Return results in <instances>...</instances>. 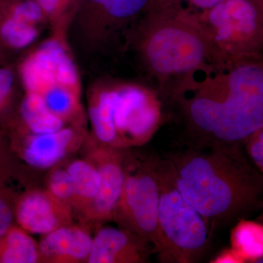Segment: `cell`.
<instances>
[{
    "mask_svg": "<svg viewBox=\"0 0 263 263\" xmlns=\"http://www.w3.org/2000/svg\"><path fill=\"white\" fill-rule=\"evenodd\" d=\"M177 145L239 146L263 127V60H215L159 91Z\"/></svg>",
    "mask_w": 263,
    "mask_h": 263,
    "instance_id": "6da1fadb",
    "label": "cell"
},
{
    "mask_svg": "<svg viewBox=\"0 0 263 263\" xmlns=\"http://www.w3.org/2000/svg\"><path fill=\"white\" fill-rule=\"evenodd\" d=\"M243 148L177 145L162 155L176 187L214 231L262 209V173Z\"/></svg>",
    "mask_w": 263,
    "mask_h": 263,
    "instance_id": "7a4b0ae2",
    "label": "cell"
},
{
    "mask_svg": "<svg viewBox=\"0 0 263 263\" xmlns=\"http://www.w3.org/2000/svg\"><path fill=\"white\" fill-rule=\"evenodd\" d=\"M147 83L160 91L216 60L197 10L182 0H150L132 31L127 51Z\"/></svg>",
    "mask_w": 263,
    "mask_h": 263,
    "instance_id": "3957f363",
    "label": "cell"
},
{
    "mask_svg": "<svg viewBox=\"0 0 263 263\" xmlns=\"http://www.w3.org/2000/svg\"><path fill=\"white\" fill-rule=\"evenodd\" d=\"M88 114L95 138L114 148L143 146L165 122L163 103L152 85L108 75L91 84Z\"/></svg>",
    "mask_w": 263,
    "mask_h": 263,
    "instance_id": "277c9868",
    "label": "cell"
},
{
    "mask_svg": "<svg viewBox=\"0 0 263 263\" xmlns=\"http://www.w3.org/2000/svg\"><path fill=\"white\" fill-rule=\"evenodd\" d=\"M65 31L29 48L17 65L24 92L43 99L52 114L64 122L80 110L81 78Z\"/></svg>",
    "mask_w": 263,
    "mask_h": 263,
    "instance_id": "5b68a950",
    "label": "cell"
},
{
    "mask_svg": "<svg viewBox=\"0 0 263 263\" xmlns=\"http://www.w3.org/2000/svg\"><path fill=\"white\" fill-rule=\"evenodd\" d=\"M150 0H77L67 32L74 47L94 59L126 54L128 40Z\"/></svg>",
    "mask_w": 263,
    "mask_h": 263,
    "instance_id": "8992f818",
    "label": "cell"
},
{
    "mask_svg": "<svg viewBox=\"0 0 263 263\" xmlns=\"http://www.w3.org/2000/svg\"><path fill=\"white\" fill-rule=\"evenodd\" d=\"M158 228L162 263H195L212 246L214 230L175 186L162 155L158 156Z\"/></svg>",
    "mask_w": 263,
    "mask_h": 263,
    "instance_id": "52a82bcc",
    "label": "cell"
},
{
    "mask_svg": "<svg viewBox=\"0 0 263 263\" xmlns=\"http://www.w3.org/2000/svg\"><path fill=\"white\" fill-rule=\"evenodd\" d=\"M197 12L216 60H262L263 0H224Z\"/></svg>",
    "mask_w": 263,
    "mask_h": 263,
    "instance_id": "ba28073f",
    "label": "cell"
},
{
    "mask_svg": "<svg viewBox=\"0 0 263 263\" xmlns=\"http://www.w3.org/2000/svg\"><path fill=\"white\" fill-rule=\"evenodd\" d=\"M158 156L155 152L140 156L129 168H124L122 195L113 215L125 230L148 240L157 255L162 249L158 228Z\"/></svg>",
    "mask_w": 263,
    "mask_h": 263,
    "instance_id": "9c48e42d",
    "label": "cell"
},
{
    "mask_svg": "<svg viewBox=\"0 0 263 263\" xmlns=\"http://www.w3.org/2000/svg\"><path fill=\"white\" fill-rule=\"evenodd\" d=\"M155 254L146 238L127 230L104 228L92 238L89 263L148 262Z\"/></svg>",
    "mask_w": 263,
    "mask_h": 263,
    "instance_id": "30bf717a",
    "label": "cell"
},
{
    "mask_svg": "<svg viewBox=\"0 0 263 263\" xmlns=\"http://www.w3.org/2000/svg\"><path fill=\"white\" fill-rule=\"evenodd\" d=\"M103 146L97 154L95 167L100 178V187L92 200L94 215L100 220L113 218L125 178L123 156L114 147Z\"/></svg>",
    "mask_w": 263,
    "mask_h": 263,
    "instance_id": "8fae6325",
    "label": "cell"
},
{
    "mask_svg": "<svg viewBox=\"0 0 263 263\" xmlns=\"http://www.w3.org/2000/svg\"><path fill=\"white\" fill-rule=\"evenodd\" d=\"M73 138L74 131L70 127L54 133L32 134L24 148V160L32 167L49 168L65 157Z\"/></svg>",
    "mask_w": 263,
    "mask_h": 263,
    "instance_id": "7c38bea8",
    "label": "cell"
},
{
    "mask_svg": "<svg viewBox=\"0 0 263 263\" xmlns=\"http://www.w3.org/2000/svg\"><path fill=\"white\" fill-rule=\"evenodd\" d=\"M92 238L78 228H57L50 232L40 243L41 253L48 257L59 256L73 259H87Z\"/></svg>",
    "mask_w": 263,
    "mask_h": 263,
    "instance_id": "4fadbf2b",
    "label": "cell"
},
{
    "mask_svg": "<svg viewBox=\"0 0 263 263\" xmlns=\"http://www.w3.org/2000/svg\"><path fill=\"white\" fill-rule=\"evenodd\" d=\"M17 220L24 230L35 234H48L58 226L51 201L41 193L24 197L17 210Z\"/></svg>",
    "mask_w": 263,
    "mask_h": 263,
    "instance_id": "5bb4252c",
    "label": "cell"
},
{
    "mask_svg": "<svg viewBox=\"0 0 263 263\" xmlns=\"http://www.w3.org/2000/svg\"><path fill=\"white\" fill-rule=\"evenodd\" d=\"M19 116L32 134L54 133L65 127V122L52 114L41 97L24 92L19 105Z\"/></svg>",
    "mask_w": 263,
    "mask_h": 263,
    "instance_id": "9a60e30c",
    "label": "cell"
},
{
    "mask_svg": "<svg viewBox=\"0 0 263 263\" xmlns=\"http://www.w3.org/2000/svg\"><path fill=\"white\" fill-rule=\"evenodd\" d=\"M231 248L245 262H257L263 257L262 224L247 219L238 221L230 234Z\"/></svg>",
    "mask_w": 263,
    "mask_h": 263,
    "instance_id": "2e32d148",
    "label": "cell"
},
{
    "mask_svg": "<svg viewBox=\"0 0 263 263\" xmlns=\"http://www.w3.org/2000/svg\"><path fill=\"white\" fill-rule=\"evenodd\" d=\"M6 245L1 257L4 263H34L38 259L35 241L22 230L13 229L6 233Z\"/></svg>",
    "mask_w": 263,
    "mask_h": 263,
    "instance_id": "e0dca14e",
    "label": "cell"
},
{
    "mask_svg": "<svg viewBox=\"0 0 263 263\" xmlns=\"http://www.w3.org/2000/svg\"><path fill=\"white\" fill-rule=\"evenodd\" d=\"M73 185L74 193L92 201L100 187V178L96 167L84 161H76L67 168Z\"/></svg>",
    "mask_w": 263,
    "mask_h": 263,
    "instance_id": "ac0fdd59",
    "label": "cell"
},
{
    "mask_svg": "<svg viewBox=\"0 0 263 263\" xmlns=\"http://www.w3.org/2000/svg\"><path fill=\"white\" fill-rule=\"evenodd\" d=\"M19 89L23 88L19 79L17 65L8 63L0 66V110L9 103Z\"/></svg>",
    "mask_w": 263,
    "mask_h": 263,
    "instance_id": "d6986e66",
    "label": "cell"
},
{
    "mask_svg": "<svg viewBox=\"0 0 263 263\" xmlns=\"http://www.w3.org/2000/svg\"><path fill=\"white\" fill-rule=\"evenodd\" d=\"M50 191L57 198L66 200L74 195L72 180L67 171H57L52 175L49 181Z\"/></svg>",
    "mask_w": 263,
    "mask_h": 263,
    "instance_id": "ffe728a7",
    "label": "cell"
},
{
    "mask_svg": "<svg viewBox=\"0 0 263 263\" xmlns=\"http://www.w3.org/2000/svg\"><path fill=\"white\" fill-rule=\"evenodd\" d=\"M243 148L256 168L263 173V127L248 137Z\"/></svg>",
    "mask_w": 263,
    "mask_h": 263,
    "instance_id": "44dd1931",
    "label": "cell"
},
{
    "mask_svg": "<svg viewBox=\"0 0 263 263\" xmlns=\"http://www.w3.org/2000/svg\"><path fill=\"white\" fill-rule=\"evenodd\" d=\"M13 216L9 207L0 198V238L4 236L10 230Z\"/></svg>",
    "mask_w": 263,
    "mask_h": 263,
    "instance_id": "7402d4cb",
    "label": "cell"
},
{
    "mask_svg": "<svg viewBox=\"0 0 263 263\" xmlns=\"http://www.w3.org/2000/svg\"><path fill=\"white\" fill-rule=\"evenodd\" d=\"M212 263H245L239 254L233 248H228L221 251L211 261Z\"/></svg>",
    "mask_w": 263,
    "mask_h": 263,
    "instance_id": "603a6c76",
    "label": "cell"
},
{
    "mask_svg": "<svg viewBox=\"0 0 263 263\" xmlns=\"http://www.w3.org/2000/svg\"><path fill=\"white\" fill-rule=\"evenodd\" d=\"M190 8L197 11L210 9L224 0H182Z\"/></svg>",
    "mask_w": 263,
    "mask_h": 263,
    "instance_id": "cb8c5ba5",
    "label": "cell"
},
{
    "mask_svg": "<svg viewBox=\"0 0 263 263\" xmlns=\"http://www.w3.org/2000/svg\"><path fill=\"white\" fill-rule=\"evenodd\" d=\"M8 64V58H7V51L5 48L0 45V66Z\"/></svg>",
    "mask_w": 263,
    "mask_h": 263,
    "instance_id": "d4e9b609",
    "label": "cell"
}]
</instances>
